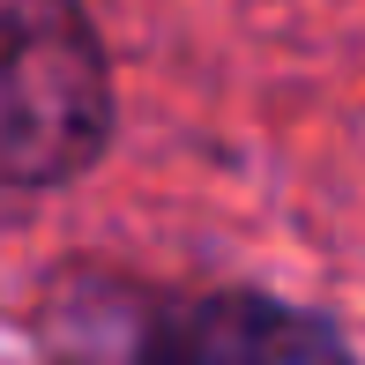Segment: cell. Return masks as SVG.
<instances>
[{"label":"cell","instance_id":"obj_2","mask_svg":"<svg viewBox=\"0 0 365 365\" xmlns=\"http://www.w3.org/2000/svg\"><path fill=\"white\" fill-rule=\"evenodd\" d=\"M149 358H202V365H239V358H313L343 351V336L313 313L269 306V298H202L179 306L164 328H149Z\"/></svg>","mask_w":365,"mask_h":365},{"label":"cell","instance_id":"obj_1","mask_svg":"<svg viewBox=\"0 0 365 365\" xmlns=\"http://www.w3.org/2000/svg\"><path fill=\"white\" fill-rule=\"evenodd\" d=\"M112 142V68L75 0H0V209L82 179Z\"/></svg>","mask_w":365,"mask_h":365}]
</instances>
